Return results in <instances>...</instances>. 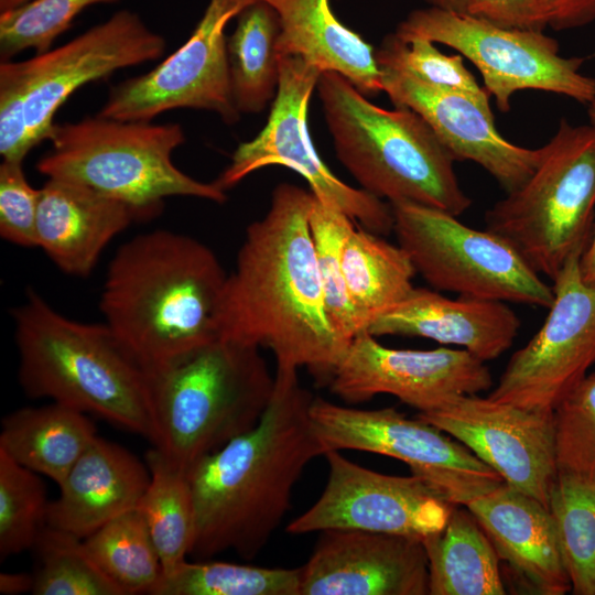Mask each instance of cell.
Listing matches in <instances>:
<instances>
[{"instance_id": "obj_12", "label": "cell", "mask_w": 595, "mask_h": 595, "mask_svg": "<svg viewBox=\"0 0 595 595\" xmlns=\"http://www.w3.org/2000/svg\"><path fill=\"white\" fill-rule=\"evenodd\" d=\"M310 415L324 454L355 450L399 459L455 506H466L505 483L453 436L394 408L363 410L314 397Z\"/></svg>"}, {"instance_id": "obj_38", "label": "cell", "mask_w": 595, "mask_h": 595, "mask_svg": "<svg viewBox=\"0 0 595 595\" xmlns=\"http://www.w3.org/2000/svg\"><path fill=\"white\" fill-rule=\"evenodd\" d=\"M558 473L595 486V372L554 409Z\"/></svg>"}, {"instance_id": "obj_24", "label": "cell", "mask_w": 595, "mask_h": 595, "mask_svg": "<svg viewBox=\"0 0 595 595\" xmlns=\"http://www.w3.org/2000/svg\"><path fill=\"white\" fill-rule=\"evenodd\" d=\"M150 482L147 463L125 447L96 436L58 485L46 524L85 539L137 507Z\"/></svg>"}, {"instance_id": "obj_10", "label": "cell", "mask_w": 595, "mask_h": 595, "mask_svg": "<svg viewBox=\"0 0 595 595\" xmlns=\"http://www.w3.org/2000/svg\"><path fill=\"white\" fill-rule=\"evenodd\" d=\"M398 245L436 291L549 309L553 289L504 238L424 205L390 204Z\"/></svg>"}, {"instance_id": "obj_29", "label": "cell", "mask_w": 595, "mask_h": 595, "mask_svg": "<svg viewBox=\"0 0 595 595\" xmlns=\"http://www.w3.org/2000/svg\"><path fill=\"white\" fill-rule=\"evenodd\" d=\"M279 31L278 14L266 0L249 4L236 17L226 47L231 97L239 113L261 112L277 95Z\"/></svg>"}, {"instance_id": "obj_13", "label": "cell", "mask_w": 595, "mask_h": 595, "mask_svg": "<svg viewBox=\"0 0 595 595\" xmlns=\"http://www.w3.org/2000/svg\"><path fill=\"white\" fill-rule=\"evenodd\" d=\"M322 73L299 56L280 57V79L267 123L240 143L214 181L225 192L259 169L285 166L300 174L322 203L380 236L393 229L390 204L339 180L320 159L309 133L311 96Z\"/></svg>"}, {"instance_id": "obj_37", "label": "cell", "mask_w": 595, "mask_h": 595, "mask_svg": "<svg viewBox=\"0 0 595 595\" xmlns=\"http://www.w3.org/2000/svg\"><path fill=\"white\" fill-rule=\"evenodd\" d=\"M434 44L424 37L404 42L391 33L382 40L375 56L379 67L398 69L429 86L458 91L489 104V94L464 65L462 55H446Z\"/></svg>"}, {"instance_id": "obj_33", "label": "cell", "mask_w": 595, "mask_h": 595, "mask_svg": "<svg viewBox=\"0 0 595 595\" xmlns=\"http://www.w3.org/2000/svg\"><path fill=\"white\" fill-rule=\"evenodd\" d=\"M574 595H595V486L559 474L550 496Z\"/></svg>"}, {"instance_id": "obj_30", "label": "cell", "mask_w": 595, "mask_h": 595, "mask_svg": "<svg viewBox=\"0 0 595 595\" xmlns=\"http://www.w3.org/2000/svg\"><path fill=\"white\" fill-rule=\"evenodd\" d=\"M149 485L137 508L142 513L160 556L163 573L190 555L195 537V509L187 470L152 446L145 454Z\"/></svg>"}, {"instance_id": "obj_44", "label": "cell", "mask_w": 595, "mask_h": 595, "mask_svg": "<svg viewBox=\"0 0 595 595\" xmlns=\"http://www.w3.org/2000/svg\"><path fill=\"white\" fill-rule=\"evenodd\" d=\"M580 270L583 280L595 286V223L589 242L580 259Z\"/></svg>"}, {"instance_id": "obj_11", "label": "cell", "mask_w": 595, "mask_h": 595, "mask_svg": "<svg viewBox=\"0 0 595 595\" xmlns=\"http://www.w3.org/2000/svg\"><path fill=\"white\" fill-rule=\"evenodd\" d=\"M402 41L424 37L456 50L482 74L498 109L510 110L512 95L538 89L581 104L595 99V78L581 73L583 58L564 57L543 31L505 29L466 13L426 7L411 11L393 32Z\"/></svg>"}, {"instance_id": "obj_21", "label": "cell", "mask_w": 595, "mask_h": 595, "mask_svg": "<svg viewBox=\"0 0 595 595\" xmlns=\"http://www.w3.org/2000/svg\"><path fill=\"white\" fill-rule=\"evenodd\" d=\"M490 539L499 559L539 595H564L571 582L550 508L504 483L465 506Z\"/></svg>"}, {"instance_id": "obj_8", "label": "cell", "mask_w": 595, "mask_h": 595, "mask_svg": "<svg viewBox=\"0 0 595 595\" xmlns=\"http://www.w3.org/2000/svg\"><path fill=\"white\" fill-rule=\"evenodd\" d=\"M165 39L123 9L65 44L23 61L0 64V154L23 161L48 140L61 106L82 86L116 71L152 62Z\"/></svg>"}, {"instance_id": "obj_16", "label": "cell", "mask_w": 595, "mask_h": 595, "mask_svg": "<svg viewBox=\"0 0 595 595\" xmlns=\"http://www.w3.org/2000/svg\"><path fill=\"white\" fill-rule=\"evenodd\" d=\"M328 477L320 498L286 527L292 534L332 529L400 534L419 540L439 532L455 505L422 478L365 468L339 451L324 454Z\"/></svg>"}, {"instance_id": "obj_15", "label": "cell", "mask_w": 595, "mask_h": 595, "mask_svg": "<svg viewBox=\"0 0 595 595\" xmlns=\"http://www.w3.org/2000/svg\"><path fill=\"white\" fill-rule=\"evenodd\" d=\"M258 0H208L187 41L153 69L111 87L99 116L151 121L162 112L192 108L238 121L230 90L226 26Z\"/></svg>"}, {"instance_id": "obj_43", "label": "cell", "mask_w": 595, "mask_h": 595, "mask_svg": "<svg viewBox=\"0 0 595 595\" xmlns=\"http://www.w3.org/2000/svg\"><path fill=\"white\" fill-rule=\"evenodd\" d=\"M34 574L9 573L0 574V593L4 595H18L33 591Z\"/></svg>"}, {"instance_id": "obj_23", "label": "cell", "mask_w": 595, "mask_h": 595, "mask_svg": "<svg viewBox=\"0 0 595 595\" xmlns=\"http://www.w3.org/2000/svg\"><path fill=\"white\" fill-rule=\"evenodd\" d=\"M133 207L86 186L47 178L40 188L37 247L63 272L87 277L107 245L132 223Z\"/></svg>"}, {"instance_id": "obj_18", "label": "cell", "mask_w": 595, "mask_h": 595, "mask_svg": "<svg viewBox=\"0 0 595 595\" xmlns=\"http://www.w3.org/2000/svg\"><path fill=\"white\" fill-rule=\"evenodd\" d=\"M416 418L464 444L506 484L549 507L558 477L553 412L464 394Z\"/></svg>"}, {"instance_id": "obj_3", "label": "cell", "mask_w": 595, "mask_h": 595, "mask_svg": "<svg viewBox=\"0 0 595 595\" xmlns=\"http://www.w3.org/2000/svg\"><path fill=\"white\" fill-rule=\"evenodd\" d=\"M227 275L202 241L163 229L143 232L111 259L99 307L105 323L153 374L218 338L215 323Z\"/></svg>"}, {"instance_id": "obj_46", "label": "cell", "mask_w": 595, "mask_h": 595, "mask_svg": "<svg viewBox=\"0 0 595 595\" xmlns=\"http://www.w3.org/2000/svg\"><path fill=\"white\" fill-rule=\"evenodd\" d=\"M31 0H0V13L18 8Z\"/></svg>"}, {"instance_id": "obj_6", "label": "cell", "mask_w": 595, "mask_h": 595, "mask_svg": "<svg viewBox=\"0 0 595 595\" xmlns=\"http://www.w3.org/2000/svg\"><path fill=\"white\" fill-rule=\"evenodd\" d=\"M150 375L153 446L185 470L252 429L274 389L258 347L221 338Z\"/></svg>"}, {"instance_id": "obj_1", "label": "cell", "mask_w": 595, "mask_h": 595, "mask_svg": "<svg viewBox=\"0 0 595 595\" xmlns=\"http://www.w3.org/2000/svg\"><path fill=\"white\" fill-rule=\"evenodd\" d=\"M314 194L278 184L251 223L228 273L216 333L221 339L269 348L278 369L305 368L328 386L350 343L326 312L310 214Z\"/></svg>"}, {"instance_id": "obj_31", "label": "cell", "mask_w": 595, "mask_h": 595, "mask_svg": "<svg viewBox=\"0 0 595 595\" xmlns=\"http://www.w3.org/2000/svg\"><path fill=\"white\" fill-rule=\"evenodd\" d=\"M84 543L126 595L149 594L163 573L149 528L137 507L101 526Z\"/></svg>"}, {"instance_id": "obj_47", "label": "cell", "mask_w": 595, "mask_h": 595, "mask_svg": "<svg viewBox=\"0 0 595 595\" xmlns=\"http://www.w3.org/2000/svg\"><path fill=\"white\" fill-rule=\"evenodd\" d=\"M587 112H588L589 123L595 127V99L591 104H588Z\"/></svg>"}, {"instance_id": "obj_39", "label": "cell", "mask_w": 595, "mask_h": 595, "mask_svg": "<svg viewBox=\"0 0 595 595\" xmlns=\"http://www.w3.org/2000/svg\"><path fill=\"white\" fill-rule=\"evenodd\" d=\"M119 0H31L0 13V57L11 61L33 48L36 54L52 48L54 41L67 31L86 8L111 4Z\"/></svg>"}, {"instance_id": "obj_17", "label": "cell", "mask_w": 595, "mask_h": 595, "mask_svg": "<svg viewBox=\"0 0 595 595\" xmlns=\"http://www.w3.org/2000/svg\"><path fill=\"white\" fill-rule=\"evenodd\" d=\"M493 378L485 361L465 349H398L363 331L350 343L328 385L347 403L391 394L430 412L455 398L488 390Z\"/></svg>"}, {"instance_id": "obj_5", "label": "cell", "mask_w": 595, "mask_h": 595, "mask_svg": "<svg viewBox=\"0 0 595 595\" xmlns=\"http://www.w3.org/2000/svg\"><path fill=\"white\" fill-rule=\"evenodd\" d=\"M316 89L336 156L361 190L457 217L469 208L455 160L420 115L383 109L333 72L320 75Z\"/></svg>"}, {"instance_id": "obj_32", "label": "cell", "mask_w": 595, "mask_h": 595, "mask_svg": "<svg viewBox=\"0 0 595 595\" xmlns=\"http://www.w3.org/2000/svg\"><path fill=\"white\" fill-rule=\"evenodd\" d=\"M301 566L269 569L219 561L180 563L151 595H300Z\"/></svg>"}, {"instance_id": "obj_19", "label": "cell", "mask_w": 595, "mask_h": 595, "mask_svg": "<svg viewBox=\"0 0 595 595\" xmlns=\"http://www.w3.org/2000/svg\"><path fill=\"white\" fill-rule=\"evenodd\" d=\"M301 566L300 595H425L422 540L361 530L321 531Z\"/></svg>"}, {"instance_id": "obj_2", "label": "cell", "mask_w": 595, "mask_h": 595, "mask_svg": "<svg viewBox=\"0 0 595 595\" xmlns=\"http://www.w3.org/2000/svg\"><path fill=\"white\" fill-rule=\"evenodd\" d=\"M313 399L298 369L275 368L259 422L187 469L195 509L190 555L207 560L231 550L252 560L264 548L304 468L324 455L310 415Z\"/></svg>"}, {"instance_id": "obj_36", "label": "cell", "mask_w": 595, "mask_h": 595, "mask_svg": "<svg viewBox=\"0 0 595 595\" xmlns=\"http://www.w3.org/2000/svg\"><path fill=\"white\" fill-rule=\"evenodd\" d=\"M45 486L37 473L0 451V558L34 548L46 524Z\"/></svg>"}, {"instance_id": "obj_41", "label": "cell", "mask_w": 595, "mask_h": 595, "mask_svg": "<svg viewBox=\"0 0 595 595\" xmlns=\"http://www.w3.org/2000/svg\"><path fill=\"white\" fill-rule=\"evenodd\" d=\"M462 13L511 30L543 31L550 22L545 0H464Z\"/></svg>"}, {"instance_id": "obj_25", "label": "cell", "mask_w": 595, "mask_h": 595, "mask_svg": "<svg viewBox=\"0 0 595 595\" xmlns=\"http://www.w3.org/2000/svg\"><path fill=\"white\" fill-rule=\"evenodd\" d=\"M277 12L279 56H299L321 73L348 79L365 96L382 90L374 47L342 23L332 0H266Z\"/></svg>"}, {"instance_id": "obj_40", "label": "cell", "mask_w": 595, "mask_h": 595, "mask_svg": "<svg viewBox=\"0 0 595 595\" xmlns=\"http://www.w3.org/2000/svg\"><path fill=\"white\" fill-rule=\"evenodd\" d=\"M40 188L31 186L23 161L0 164V235L17 246L37 247L36 224Z\"/></svg>"}, {"instance_id": "obj_35", "label": "cell", "mask_w": 595, "mask_h": 595, "mask_svg": "<svg viewBox=\"0 0 595 595\" xmlns=\"http://www.w3.org/2000/svg\"><path fill=\"white\" fill-rule=\"evenodd\" d=\"M310 226L326 312L338 334L351 343L365 329L347 292L342 250L357 224L343 212L320 202L314 196Z\"/></svg>"}, {"instance_id": "obj_26", "label": "cell", "mask_w": 595, "mask_h": 595, "mask_svg": "<svg viewBox=\"0 0 595 595\" xmlns=\"http://www.w3.org/2000/svg\"><path fill=\"white\" fill-rule=\"evenodd\" d=\"M96 436L86 413L52 401L3 416L0 451L60 485Z\"/></svg>"}, {"instance_id": "obj_42", "label": "cell", "mask_w": 595, "mask_h": 595, "mask_svg": "<svg viewBox=\"0 0 595 595\" xmlns=\"http://www.w3.org/2000/svg\"><path fill=\"white\" fill-rule=\"evenodd\" d=\"M549 26L556 31L582 28L595 21V0H545Z\"/></svg>"}, {"instance_id": "obj_4", "label": "cell", "mask_w": 595, "mask_h": 595, "mask_svg": "<svg viewBox=\"0 0 595 595\" xmlns=\"http://www.w3.org/2000/svg\"><path fill=\"white\" fill-rule=\"evenodd\" d=\"M19 380L47 398L155 442L151 375L106 324L71 320L34 290L13 310Z\"/></svg>"}, {"instance_id": "obj_28", "label": "cell", "mask_w": 595, "mask_h": 595, "mask_svg": "<svg viewBox=\"0 0 595 595\" xmlns=\"http://www.w3.org/2000/svg\"><path fill=\"white\" fill-rule=\"evenodd\" d=\"M342 266L349 299L365 331L414 288L416 271L408 253L358 225L344 242Z\"/></svg>"}, {"instance_id": "obj_7", "label": "cell", "mask_w": 595, "mask_h": 595, "mask_svg": "<svg viewBox=\"0 0 595 595\" xmlns=\"http://www.w3.org/2000/svg\"><path fill=\"white\" fill-rule=\"evenodd\" d=\"M48 140L51 150L36 163L41 174L120 201L145 219L160 213L171 196L227 201L215 182L197 181L174 165L172 153L185 141L178 123L120 121L97 113L55 123Z\"/></svg>"}, {"instance_id": "obj_45", "label": "cell", "mask_w": 595, "mask_h": 595, "mask_svg": "<svg viewBox=\"0 0 595 595\" xmlns=\"http://www.w3.org/2000/svg\"><path fill=\"white\" fill-rule=\"evenodd\" d=\"M428 7L439 8L443 10H451L456 12H463L464 0H424Z\"/></svg>"}, {"instance_id": "obj_9", "label": "cell", "mask_w": 595, "mask_h": 595, "mask_svg": "<svg viewBox=\"0 0 595 595\" xmlns=\"http://www.w3.org/2000/svg\"><path fill=\"white\" fill-rule=\"evenodd\" d=\"M538 163L485 214L486 229L507 240L538 274L553 280L586 249L595 223V127L562 118Z\"/></svg>"}, {"instance_id": "obj_22", "label": "cell", "mask_w": 595, "mask_h": 595, "mask_svg": "<svg viewBox=\"0 0 595 595\" xmlns=\"http://www.w3.org/2000/svg\"><path fill=\"white\" fill-rule=\"evenodd\" d=\"M521 322L506 302L413 288L396 306L367 327L376 337H424L462 347L483 361L493 360L511 347Z\"/></svg>"}, {"instance_id": "obj_34", "label": "cell", "mask_w": 595, "mask_h": 595, "mask_svg": "<svg viewBox=\"0 0 595 595\" xmlns=\"http://www.w3.org/2000/svg\"><path fill=\"white\" fill-rule=\"evenodd\" d=\"M34 595H126L89 554L84 539L45 524L34 545Z\"/></svg>"}, {"instance_id": "obj_27", "label": "cell", "mask_w": 595, "mask_h": 595, "mask_svg": "<svg viewBox=\"0 0 595 595\" xmlns=\"http://www.w3.org/2000/svg\"><path fill=\"white\" fill-rule=\"evenodd\" d=\"M431 595H504L499 556L473 513L454 507L446 524L423 541Z\"/></svg>"}, {"instance_id": "obj_20", "label": "cell", "mask_w": 595, "mask_h": 595, "mask_svg": "<svg viewBox=\"0 0 595 595\" xmlns=\"http://www.w3.org/2000/svg\"><path fill=\"white\" fill-rule=\"evenodd\" d=\"M379 68L382 90L392 105L420 115L455 161L477 163L506 193L522 184L536 167L540 150L507 141L495 126L489 104L429 86L398 69Z\"/></svg>"}, {"instance_id": "obj_14", "label": "cell", "mask_w": 595, "mask_h": 595, "mask_svg": "<svg viewBox=\"0 0 595 595\" xmlns=\"http://www.w3.org/2000/svg\"><path fill=\"white\" fill-rule=\"evenodd\" d=\"M572 256L553 279V302L534 336L509 359L490 399L553 412L595 365V286Z\"/></svg>"}]
</instances>
